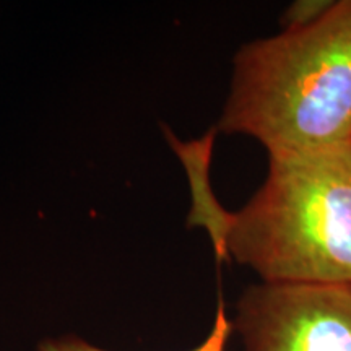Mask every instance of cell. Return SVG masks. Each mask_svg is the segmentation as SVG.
<instances>
[{"instance_id": "6da1fadb", "label": "cell", "mask_w": 351, "mask_h": 351, "mask_svg": "<svg viewBox=\"0 0 351 351\" xmlns=\"http://www.w3.org/2000/svg\"><path fill=\"white\" fill-rule=\"evenodd\" d=\"M217 130L256 138L269 155L351 142V0L241 46Z\"/></svg>"}, {"instance_id": "7a4b0ae2", "label": "cell", "mask_w": 351, "mask_h": 351, "mask_svg": "<svg viewBox=\"0 0 351 351\" xmlns=\"http://www.w3.org/2000/svg\"><path fill=\"white\" fill-rule=\"evenodd\" d=\"M226 252L263 283L351 285V142L270 153L265 181L231 213Z\"/></svg>"}, {"instance_id": "3957f363", "label": "cell", "mask_w": 351, "mask_h": 351, "mask_svg": "<svg viewBox=\"0 0 351 351\" xmlns=\"http://www.w3.org/2000/svg\"><path fill=\"white\" fill-rule=\"evenodd\" d=\"M232 330L244 351H351V285H252Z\"/></svg>"}, {"instance_id": "277c9868", "label": "cell", "mask_w": 351, "mask_h": 351, "mask_svg": "<svg viewBox=\"0 0 351 351\" xmlns=\"http://www.w3.org/2000/svg\"><path fill=\"white\" fill-rule=\"evenodd\" d=\"M215 132L217 127L208 132L207 135L192 142H181L166 130L169 143L173 145L176 155L182 161L187 171L189 184L192 192V210L189 213V226H202L207 230L212 239L217 262L230 261L226 252V234L231 221V212H228L218 204L217 197L213 195L210 187V160L215 142Z\"/></svg>"}, {"instance_id": "5b68a950", "label": "cell", "mask_w": 351, "mask_h": 351, "mask_svg": "<svg viewBox=\"0 0 351 351\" xmlns=\"http://www.w3.org/2000/svg\"><path fill=\"white\" fill-rule=\"evenodd\" d=\"M232 330V322L228 317L225 301L223 296H218V306L217 314H215V322L212 330H210L208 337L197 348L191 351H228L226 345L230 340ZM38 351H106L96 348L93 345H88L77 337H65L60 340H47L39 345Z\"/></svg>"}, {"instance_id": "8992f818", "label": "cell", "mask_w": 351, "mask_h": 351, "mask_svg": "<svg viewBox=\"0 0 351 351\" xmlns=\"http://www.w3.org/2000/svg\"><path fill=\"white\" fill-rule=\"evenodd\" d=\"M335 0H296L283 12L280 25L283 29H300L314 25L330 10Z\"/></svg>"}]
</instances>
